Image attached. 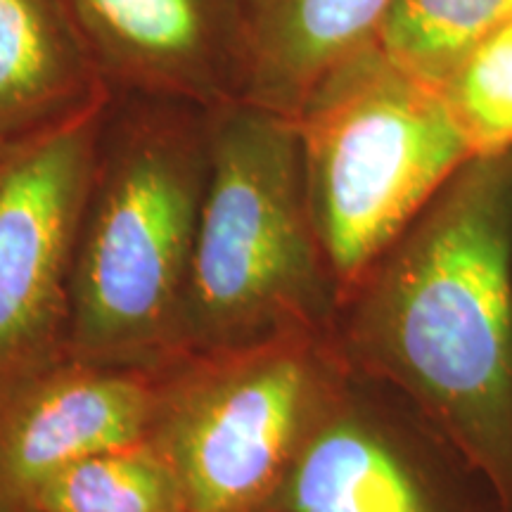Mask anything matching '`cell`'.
<instances>
[{"instance_id": "cell-6", "label": "cell", "mask_w": 512, "mask_h": 512, "mask_svg": "<svg viewBox=\"0 0 512 512\" xmlns=\"http://www.w3.org/2000/svg\"><path fill=\"white\" fill-rule=\"evenodd\" d=\"M264 512H505L479 467L347 363Z\"/></svg>"}, {"instance_id": "cell-11", "label": "cell", "mask_w": 512, "mask_h": 512, "mask_svg": "<svg viewBox=\"0 0 512 512\" xmlns=\"http://www.w3.org/2000/svg\"><path fill=\"white\" fill-rule=\"evenodd\" d=\"M107 81L64 0H0V152L86 107Z\"/></svg>"}, {"instance_id": "cell-14", "label": "cell", "mask_w": 512, "mask_h": 512, "mask_svg": "<svg viewBox=\"0 0 512 512\" xmlns=\"http://www.w3.org/2000/svg\"><path fill=\"white\" fill-rule=\"evenodd\" d=\"M475 155L512 147V22L505 19L441 83Z\"/></svg>"}, {"instance_id": "cell-1", "label": "cell", "mask_w": 512, "mask_h": 512, "mask_svg": "<svg viewBox=\"0 0 512 512\" xmlns=\"http://www.w3.org/2000/svg\"><path fill=\"white\" fill-rule=\"evenodd\" d=\"M351 368L411 401L512 512V147L448 178L337 311Z\"/></svg>"}, {"instance_id": "cell-4", "label": "cell", "mask_w": 512, "mask_h": 512, "mask_svg": "<svg viewBox=\"0 0 512 512\" xmlns=\"http://www.w3.org/2000/svg\"><path fill=\"white\" fill-rule=\"evenodd\" d=\"M204 183L207 138L169 121L133 126L98 164L64 332L81 363L176 349Z\"/></svg>"}, {"instance_id": "cell-13", "label": "cell", "mask_w": 512, "mask_h": 512, "mask_svg": "<svg viewBox=\"0 0 512 512\" xmlns=\"http://www.w3.org/2000/svg\"><path fill=\"white\" fill-rule=\"evenodd\" d=\"M512 15V0H394L375 41L434 83Z\"/></svg>"}, {"instance_id": "cell-8", "label": "cell", "mask_w": 512, "mask_h": 512, "mask_svg": "<svg viewBox=\"0 0 512 512\" xmlns=\"http://www.w3.org/2000/svg\"><path fill=\"white\" fill-rule=\"evenodd\" d=\"M162 394L133 370L48 366L0 389V512H29L43 484L95 453L152 439Z\"/></svg>"}, {"instance_id": "cell-5", "label": "cell", "mask_w": 512, "mask_h": 512, "mask_svg": "<svg viewBox=\"0 0 512 512\" xmlns=\"http://www.w3.org/2000/svg\"><path fill=\"white\" fill-rule=\"evenodd\" d=\"M344 368L335 330L292 332L204 358L162 396L152 441L188 512H264Z\"/></svg>"}, {"instance_id": "cell-3", "label": "cell", "mask_w": 512, "mask_h": 512, "mask_svg": "<svg viewBox=\"0 0 512 512\" xmlns=\"http://www.w3.org/2000/svg\"><path fill=\"white\" fill-rule=\"evenodd\" d=\"M292 119L339 311L475 152L444 88L377 41L330 69Z\"/></svg>"}, {"instance_id": "cell-12", "label": "cell", "mask_w": 512, "mask_h": 512, "mask_svg": "<svg viewBox=\"0 0 512 512\" xmlns=\"http://www.w3.org/2000/svg\"><path fill=\"white\" fill-rule=\"evenodd\" d=\"M29 512H188L174 467L152 439L95 453L38 489Z\"/></svg>"}, {"instance_id": "cell-10", "label": "cell", "mask_w": 512, "mask_h": 512, "mask_svg": "<svg viewBox=\"0 0 512 512\" xmlns=\"http://www.w3.org/2000/svg\"><path fill=\"white\" fill-rule=\"evenodd\" d=\"M394 0H242L238 98L294 117L330 69L375 41Z\"/></svg>"}, {"instance_id": "cell-15", "label": "cell", "mask_w": 512, "mask_h": 512, "mask_svg": "<svg viewBox=\"0 0 512 512\" xmlns=\"http://www.w3.org/2000/svg\"><path fill=\"white\" fill-rule=\"evenodd\" d=\"M510 22H512V15H510Z\"/></svg>"}, {"instance_id": "cell-2", "label": "cell", "mask_w": 512, "mask_h": 512, "mask_svg": "<svg viewBox=\"0 0 512 512\" xmlns=\"http://www.w3.org/2000/svg\"><path fill=\"white\" fill-rule=\"evenodd\" d=\"M337 294L306 200L297 124L254 102L216 107L176 349L200 358L332 332Z\"/></svg>"}, {"instance_id": "cell-7", "label": "cell", "mask_w": 512, "mask_h": 512, "mask_svg": "<svg viewBox=\"0 0 512 512\" xmlns=\"http://www.w3.org/2000/svg\"><path fill=\"white\" fill-rule=\"evenodd\" d=\"M105 105L86 107L0 152V389L48 366L67 332Z\"/></svg>"}, {"instance_id": "cell-9", "label": "cell", "mask_w": 512, "mask_h": 512, "mask_svg": "<svg viewBox=\"0 0 512 512\" xmlns=\"http://www.w3.org/2000/svg\"><path fill=\"white\" fill-rule=\"evenodd\" d=\"M102 76L150 93L238 98L242 0H64Z\"/></svg>"}]
</instances>
